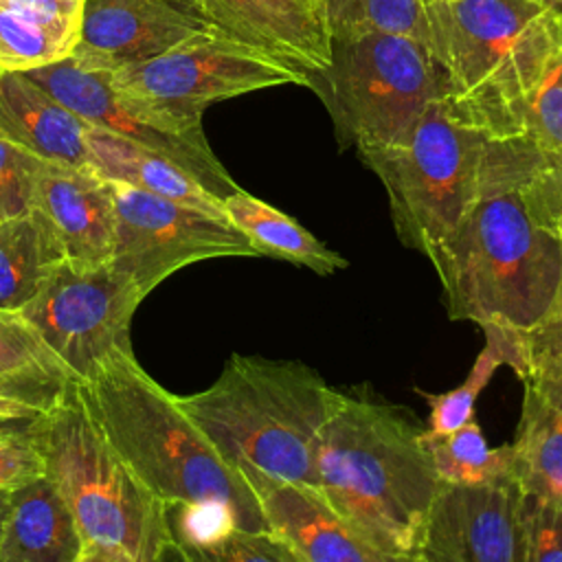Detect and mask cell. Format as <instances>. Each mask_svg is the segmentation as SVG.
Here are the masks:
<instances>
[{
    "instance_id": "obj_1",
    "label": "cell",
    "mask_w": 562,
    "mask_h": 562,
    "mask_svg": "<svg viewBox=\"0 0 562 562\" xmlns=\"http://www.w3.org/2000/svg\"><path fill=\"white\" fill-rule=\"evenodd\" d=\"M538 151L527 136L487 138L474 200L430 263L452 321L531 331L544 316L562 266L560 235L527 206Z\"/></svg>"
},
{
    "instance_id": "obj_2",
    "label": "cell",
    "mask_w": 562,
    "mask_h": 562,
    "mask_svg": "<svg viewBox=\"0 0 562 562\" xmlns=\"http://www.w3.org/2000/svg\"><path fill=\"white\" fill-rule=\"evenodd\" d=\"M316 487L386 562H417L439 476L422 428L397 406L345 395L314 459Z\"/></svg>"
},
{
    "instance_id": "obj_3",
    "label": "cell",
    "mask_w": 562,
    "mask_h": 562,
    "mask_svg": "<svg viewBox=\"0 0 562 562\" xmlns=\"http://www.w3.org/2000/svg\"><path fill=\"white\" fill-rule=\"evenodd\" d=\"M81 395L112 448L165 503H222L239 527L266 529L252 483L235 468L136 362L132 349L105 356L79 382Z\"/></svg>"
},
{
    "instance_id": "obj_4",
    "label": "cell",
    "mask_w": 562,
    "mask_h": 562,
    "mask_svg": "<svg viewBox=\"0 0 562 562\" xmlns=\"http://www.w3.org/2000/svg\"><path fill=\"white\" fill-rule=\"evenodd\" d=\"M450 112L490 138L522 136L527 101L562 40L544 0H422Z\"/></svg>"
},
{
    "instance_id": "obj_5",
    "label": "cell",
    "mask_w": 562,
    "mask_h": 562,
    "mask_svg": "<svg viewBox=\"0 0 562 562\" xmlns=\"http://www.w3.org/2000/svg\"><path fill=\"white\" fill-rule=\"evenodd\" d=\"M345 395L305 362L233 353L211 386L178 402L257 492L261 481L316 483L318 437Z\"/></svg>"
},
{
    "instance_id": "obj_6",
    "label": "cell",
    "mask_w": 562,
    "mask_h": 562,
    "mask_svg": "<svg viewBox=\"0 0 562 562\" xmlns=\"http://www.w3.org/2000/svg\"><path fill=\"white\" fill-rule=\"evenodd\" d=\"M46 476L66 498L81 538V562L182 560L167 505L134 474L94 422L79 382L44 413Z\"/></svg>"
},
{
    "instance_id": "obj_7",
    "label": "cell",
    "mask_w": 562,
    "mask_h": 562,
    "mask_svg": "<svg viewBox=\"0 0 562 562\" xmlns=\"http://www.w3.org/2000/svg\"><path fill=\"white\" fill-rule=\"evenodd\" d=\"M487 138L435 97L395 143L360 149L382 182L400 241L428 261L476 195Z\"/></svg>"
},
{
    "instance_id": "obj_8",
    "label": "cell",
    "mask_w": 562,
    "mask_h": 562,
    "mask_svg": "<svg viewBox=\"0 0 562 562\" xmlns=\"http://www.w3.org/2000/svg\"><path fill=\"white\" fill-rule=\"evenodd\" d=\"M307 88L327 105L340 147L356 151L400 140L441 97L426 44L397 33L334 37L329 64L310 75Z\"/></svg>"
},
{
    "instance_id": "obj_9",
    "label": "cell",
    "mask_w": 562,
    "mask_h": 562,
    "mask_svg": "<svg viewBox=\"0 0 562 562\" xmlns=\"http://www.w3.org/2000/svg\"><path fill=\"white\" fill-rule=\"evenodd\" d=\"M310 75L263 48L211 29L151 59L112 70V83L184 123H202L209 105L239 94L307 86Z\"/></svg>"
},
{
    "instance_id": "obj_10",
    "label": "cell",
    "mask_w": 562,
    "mask_h": 562,
    "mask_svg": "<svg viewBox=\"0 0 562 562\" xmlns=\"http://www.w3.org/2000/svg\"><path fill=\"white\" fill-rule=\"evenodd\" d=\"M143 299L110 261L77 268L64 259L20 312L81 382L105 356L132 349L130 323Z\"/></svg>"
},
{
    "instance_id": "obj_11",
    "label": "cell",
    "mask_w": 562,
    "mask_h": 562,
    "mask_svg": "<svg viewBox=\"0 0 562 562\" xmlns=\"http://www.w3.org/2000/svg\"><path fill=\"white\" fill-rule=\"evenodd\" d=\"M114 248L110 263L147 296L169 274L217 257H259L228 220L182 202L112 182Z\"/></svg>"
},
{
    "instance_id": "obj_12",
    "label": "cell",
    "mask_w": 562,
    "mask_h": 562,
    "mask_svg": "<svg viewBox=\"0 0 562 562\" xmlns=\"http://www.w3.org/2000/svg\"><path fill=\"white\" fill-rule=\"evenodd\" d=\"M24 72L88 125L169 156L222 202L241 189L211 149L202 123H184L123 94L112 83L110 70L86 68L72 57H64Z\"/></svg>"
},
{
    "instance_id": "obj_13",
    "label": "cell",
    "mask_w": 562,
    "mask_h": 562,
    "mask_svg": "<svg viewBox=\"0 0 562 562\" xmlns=\"http://www.w3.org/2000/svg\"><path fill=\"white\" fill-rule=\"evenodd\" d=\"M520 503L512 472L485 483H439L417 562H525Z\"/></svg>"
},
{
    "instance_id": "obj_14",
    "label": "cell",
    "mask_w": 562,
    "mask_h": 562,
    "mask_svg": "<svg viewBox=\"0 0 562 562\" xmlns=\"http://www.w3.org/2000/svg\"><path fill=\"white\" fill-rule=\"evenodd\" d=\"M211 29L217 26L171 0H86L70 57L86 68L112 72Z\"/></svg>"
},
{
    "instance_id": "obj_15",
    "label": "cell",
    "mask_w": 562,
    "mask_h": 562,
    "mask_svg": "<svg viewBox=\"0 0 562 562\" xmlns=\"http://www.w3.org/2000/svg\"><path fill=\"white\" fill-rule=\"evenodd\" d=\"M33 209L55 231L68 263L92 268L110 261L114 248V195L110 180L92 167L46 160Z\"/></svg>"
},
{
    "instance_id": "obj_16",
    "label": "cell",
    "mask_w": 562,
    "mask_h": 562,
    "mask_svg": "<svg viewBox=\"0 0 562 562\" xmlns=\"http://www.w3.org/2000/svg\"><path fill=\"white\" fill-rule=\"evenodd\" d=\"M257 496L266 529L288 544L296 562H386L316 485L261 481Z\"/></svg>"
},
{
    "instance_id": "obj_17",
    "label": "cell",
    "mask_w": 562,
    "mask_h": 562,
    "mask_svg": "<svg viewBox=\"0 0 562 562\" xmlns=\"http://www.w3.org/2000/svg\"><path fill=\"white\" fill-rule=\"evenodd\" d=\"M204 18L270 55L305 70L329 64L331 40L323 13L312 0H202Z\"/></svg>"
},
{
    "instance_id": "obj_18",
    "label": "cell",
    "mask_w": 562,
    "mask_h": 562,
    "mask_svg": "<svg viewBox=\"0 0 562 562\" xmlns=\"http://www.w3.org/2000/svg\"><path fill=\"white\" fill-rule=\"evenodd\" d=\"M520 419L512 446V474L525 494L562 503V356L540 358L520 378Z\"/></svg>"
},
{
    "instance_id": "obj_19",
    "label": "cell",
    "mask_w": 562,
    "mask_h": 562,
    "mask_svg": "<svg viewBox=\"0 0 562 562\" xmlns=\"http://www.w3.org/2000/svg\"><path fill=\"white\" fill-rule=\"evenodd\" d=\"M0 132L48 162L90 167L88 123L26 72H0Z\"/></svg>"
},
{
    "instance_id": "obj_20",
    "label": "cell",
    "mask_w": 562,
    "mask_h": 562,
    "mask_svg": "<svg viewBox=\"0 0 562 562\" xmlns=\"http://www.w3.org/2000/svg\"><path fill=\"white\" fill-rule=\"evenodd\" d=\"M0 562H81L77 522L50 476L9 492Z\"/></svg>"
},
{
    "instance_id": "obj_21",
    "label": "cell",
    "mask_w": 562,
    "mask_h": 562,
    "mask_svg": "<svg viewBox=\"0 0 562 562\" xmlns=\"http://www.w3.org/2000/svg\"><path fill=\"white\" fill-rule=\"evenodd\" d=\"M77 382L20 310H0V406L44 415Z\"/></svg>"
},
{
    "instance_id": "obj_22",
    "label": "cell",
    "mask_w": 562,
    "mask_h": 562,
    "mask_svg": "<svg viewBox=\"0 0 562 562\" xmlns=\"http://www.w3.org/2000/svg\"><path fill=\"white\" fill-rule=\"evenodd\" d=\"M86 145L90 167L105 180L123 182L228 220L222 200L169 156L92 125H88Z\"/></svg>"
},
{
    "instance_id": "obj_23",
    "label": "cell",
    "mask_w": 562,
    "mask_h": 562,
    "mask_svg": "<svg viewBox=\"0 0 562 562\" xmlns=\"http://www.w3.org/2000/svg\"><path fill=\"white\" fill-rule=\"evenodd\" d=\"M222 204L226 217L250 239L259 255L283 259L316 274H331L347 268V259L340 252L261 198L237 189Z\"/></svg>"
},
{
    "instance_id": "obj_24",
    "label": "cell",
    "mask_w": 562,
    "mask_h": 562,
    "mask_svg": "<svg viewBox=\"0 0 562 562\" xmlns=\"http://www.w3.org/2000/svg\"><path fill=\"white\" fill-rule=\"evenodd\" d=\"M485 342L472 362L465 380L443 393H424L419 395L428 402V426L422 430L424 437L446 435L465 424L474 415V404L483 389L490 384L496 369L503 364L509 367L518 378L529 371V349L527 334L505 327V325H481Z\"/></svg>"
},
{
    "instance_id": "obj_25",
    "label": "cell",
    "mask_w": 562,
    "mask_h": 562,
    "mask_svg": "<svg viewBox=\"0 0 562 562\" xmlns=\"http://www.w3.org/2000/svg\"><path fill=\"white\" fill-rule=\"evenodd\" d=\"M64 259L55 231L35 209L0 220V310H22Z\"/></svg>"
},
{
    "instance_id": "obj_26",
    "label": "cell",
    "mask_w": 562,
    "mask_h": 562,
    "mask_svg": "<svg viewBox=\"0 0 562 562\" xmlns=\"http://www.w3.org/2000/svg\"><path fill=\"white\" fill-rule=\"evenodd\" d=\"M424 441L441 483H485L512 472V446L492 448L474 415L452 432Z\"/></svg>"
},
{
    "instance_id": "obj_27",
    "label": "cell",
    "mask_w": 562,
    "mask_h": 562,
    "mask_svg": "<svg viewBox=\"0 0 562 562\" xmlns=\"http://www.w3.org/2000/svg\"><path fill=\"white\" fill-rule=\"evenodd\" d=\"M79 31L0 7V72H24L70 57Z\"/></svg>"
},
{
    "instance_id": "obj_28",
    "label": "cell",
    "mask_w": 562,
    "mask_h": 562,
    "mask_svg": "<svg viewBox=\"0 0 562 562\" xmlns=\"http://www.w3.org/2000/svg\"><path fill=\"white\" fill-rule=\"evenodd\" d=\"M325 24L329 40L364 33H397L426 44L422 0H327Z\"/></svg>"
},
{
    "instance_id": "obj_29",
    "label": "cell",
    "mask_w": 562,
    "mask_h": 562,
    "mask_svg": "<svg viewBox=\"0 0 562 562\" xmlns=\"http://www.w3.org/2000/svg\"><path fill=\"white\" fill-rule=\"evenodd\" d=\"M522 136L536 147L542 167L562 169V40L527 101Z\"/></svg>"
},
{
    "instance_id": "obj_30",
    "label": "cell",
    "mask_w": 562,
    "mask_h": 562,
    "mask_svg": "<svg viewBox=\"0 0 562 562\" xmlns=\"http://www.w3.org/2000/svg\"><path fill=\"white\" fill-rule=\"evenodd\" d=\"M44 165V158L0 132V220L33 211Z\"/></svg>"
},
{
    "instance_id": "obj_31",
    "label": "cell",
    "mask_w": 562,
    "mask_h": 562,
    "mask_svg": "<svg viewBox=\"0 0 562 562\" xmlns=\"http://www.w3.org/2000/svg\"><path fill=\"white\" fill-rule=\"evenodd\" d=\"M525 562H562V503L522 492Z\"/></svg>"
},
{
    "instance_id": "obj_32",
    "label": "cell",
    "mask_w": 562,
    "mask_h": 562,
    "mask_svg": "<svg viewBox=\"0 0 562 562\" xmlns=\"http://www.w3.org/2000/svg\"><path fill=\"white\" fill-rule=\"evenodd\" d=\"M191 562H296V558L270 529L235 527L200 549Z\"/></svg>"
},
{
    "instance_id": "obj_33",
    "label": "cell",
    "mask_w": 562,
    "mask_h": 562,
    "mask_svg": "<svg viewBox=\"0 0 562 562\" xmlns=\"http://www.w3.org/2000/svg\"><path fill=\"white\" fill-rule=\"evenodd\" d=\"M35 424L31 428L0 432V490L4 492H13L46 474V459Z\"/></svg>"
},
{
    "instance_id": "obj_34",
    "label": "cell",
    "mask_w": 562,
    "mask_h": 562,
    "mask_svg": "<svg viewBox=\"0 0 562 562\" xmlns=\"http://www.w3.org/2000/svg\"><path fill=\"white\" fill-rule=\"evenodd\" d=\"M525 200L538 224L562 235V169L542 167L536 160L525 182Z\"/></svg>"
},
{
    "instance_id": "obj_35",
    "label": "cell",
    "mask_w": 562,
    "mask_h": 562,
    "mask_svg": "<svg viewBox=\"0 0 562 562\" xmlns=\"http://www.w3.org/2000/svg\"><path fill=\"white\" fill-rule=\"evenodd\" d=\"M562 241V235H560ZM527 349H529V364L540 358H555L562 356V266L555 292L544 316L538 325L527 331Z\"/></svg>"
},
{
    "instance_id": "obj_36",
    "label": "cell",
    "mask_w": 562,
    "mask_h": 562,
    "mask_svg": "<svg viewBox=\"0 0 562 562\" xmlns=\"http://www.w3.org/2000/svg\"><path fill=\"white\" fill-rule=\"evenodd\" d=\"M86 0H0V7L20 11L40 22L79 31Z\"/></svg>"
},
{
    "instance_id": "obj_37",
    "label": "cell",
    "mask_w": 562,
    "mask_h": 562,
    "mask_svg": "<svg viewBox=\"0 0 562 562\" xmlns=\"http://www.w3.org/2000/svg\"><path fill=\"white\" fill-rule=\"evenodd\" d=\"M40 417H42V415H37V413L0 408V432H2V430H22V428H31Z\"/></svg>"
},
{
    "instance_id": "obj_38",
    "label": "cell",
    "mask_w": 562,
    "mask_h": 562,
    "mask_svg": "<svg viewBox=\"0 0 562 562\" xmlns=\"http://www.w3.org/2000/svg\"><path fill=\"white\" fill-rule=\"evenodd\" d=\"M171 2H176V4H180L184 9H189V11H195V13H200L204 18V2L202 0H171Z\"/></svg>"
},
{
    "instance_id": "obj_39",
    "label": "cell",
    "mask_w": 562,
    "mask_h": 562,
    "mask_svg": "<svg viewBox=\"0 0 562 562\" xmlns=\"http://www.w3.org/2000/svg\"><path fill=\"white\" fill-rule=\"evenodd\" d=\"M7 505H9V492L0 490V529H2V520H4V514H7Z\"/></svg>"
},
{
    "instance_id": "obj_40",
    "label": "cell",
    "mask_w": 562,
    "mask_h": 562,
    "mask_svg": "<svg viewBox=\"0 0 562 562\" xmlns=\"http://www.w3.org/2000/svg\"><path fill=\"white\" fill-rule=\"evenodd\" d=\"M549 7H553L555 11H562V0H544Z\"/></svg>"
},
{
    "instance_id": "obj_41",
    "label": "cell",
    "mask_w": 562,
    "mask_h": 562,
    "mask_svg": "<svg viewBox=\"0 0 562 562\" xmlns=\"http://www.w3.org/2000/svg\"><path fill=\"white\" fill-rule=\"evenodd\" d=\"M312 2H314V4H316V7H318V2H316V0H312ZM318 11H321V9H318Z\"/></svg>"
},
{
    "instance_id": "obj_42",
    "label": "cell",
    "mask_w": 562,
    "mask_h": 562,
    "mask_svg": "<svg viewBox=\"0 0 562 562\" xmlns=\"http://www.w3.org/2000/svg\"><path fill=\"white\" fill-rule=\"evenodd\" d=\"M0 408H4V406H0ZM11 411H13V408H11ZM26 413H29V411H26ZM37 415H40V413H37Z\"/></svg>"
},
{
    "instance_id": "obj_43",
    "label": "cell",
    "mask_w": 562,
    "mask_h": 562,
    "mask_svg": "<svg viewBox=\"0 0 562 562\" xmlns=\"http://www.w3.org/2000/svg\"><path fill=\"white\" fill-rule=\"evenodd\" d=\"M560 15H562V11H560Z\"/></svg>"
}]
</instances>
